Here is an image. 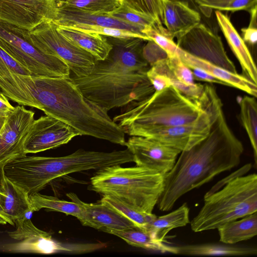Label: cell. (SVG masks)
<instances>
[{"instance_id":"obj_1","label":"cell","mask_w":257,"mask_h":257,"mask_svg":"<svg viewBox=\"0 0 257 257\" xmlns=\"http://www.w3.org/2000/svg\"><path fill=\"white\" fill-rule=\"evenodd\" d=\"M20 105L36 108L69 125L80 136L124 146V133L107 112L87 98L69 77L11 72Z\"/></svg>"},{"instance_id":"obj_2","label":"cell","mask_w":257,"mask_h":257,"mask_svg":"<svg viewBox=\"0 0 257 257\" xmlns=\"http://www.w3.org/2000/svg\"><path fill=\"white\" fill-rule=\"evenodd\" d=\"M208 108L211 118L208 134L189 150L182 151L164 175L163 190L157 204L162 211H170L182 196L240 162L243 145L229 127L217 93L212 96Z\"/></svg>"},{"instance_id":"obj_3","label":"cell","mask_w":257,"mask_h":257,"mask_svg":"<svg viewBox=\"0 0 257 257\" xmlns=\"http://www.w3.org/2000/svg\"><path fill=\"white\" fill-rule=\"evenodd\" d=\"M107 38L112 45L107 57L96 60L87 76L70 78L87 98L107 112L144 99L155 90L147 75L150 66L143 55L147 41Z\"/></svg>"},{"instance_id":"obj_4","label":"cell","mask_w":257,"mask_h":257,"mask_svg":"<svg viewBox=\"0 0 257 257\" xmlns=\"http://www.w3.org/2000/svg\"><path fill=\"white\" fill-rule=\"evenodd\" d=\"M133 162L126 149L105 152L79 149L67 156H27L17 158L4 167L5 176L29 195L39 192L53 180L69 174L101 170Z\"/></svg>"},{"instance_id":"obj_5","label":"cell","mask_w":257,"mask_h":257,"mask_svg":"<svg viewBox=\"0 0 257 257\" xmlns=\"http://www.w3.org/2000/svg\"><path fill=\"white\" fill-rule=\"evenodd\" d=\"M131 104L112 119L131 136L146 137L158 130L192 122L206 110L172 85Z\"/></svg>"},{"instance_id":"obj_6","label":"cell","mask_w":257,"mask_h":257,"mask_svg":"<svg viewBox=\"0 0 257 257\" xmlns=\"http://www.w3.org/2000/svg\"><path fill=\"white\" fill-rule=\"evenodd\" d=\"M248 163L215 184L204 197V204L191 221L196 232L218 229L257 212V175H247Z\"/></svg>"},{"instance_id":"obj_7","label":"cell","mask_w":257,"mask_h":257,"mask_svg":"<svg viewBox=\"0 0 257 257\" xmlns=\"http://www.w3.org/2000/svg\"><path fill=\"white\" fill-rule=\"evenodd\" d=\"M164 175L136 166H109L91 178V189L114 197L135 209L151 213L162 193Z\"/></svg>"},{"instance_id":"obj_8","label":"cell","mask_w":257,"mask_h":257,"mask_svg":"<svg viewBox=\"0 0 257 257\" xmlns=\"http://www.w3.org/2000/svg\"><path fill=\"white\" fill-rule=\"evenodd\" d=\"M0 47L34 76L70 77L68 66L33 44L29 31L0 19Z\"/></svg>"},{"instance_id":"obj_9","label":"cell","mask_w":257,"mask_h":257,"mask_svg":"<svg viewBox=\"0 0 257 257\" xmlns=\"http://www.w3.org/2000/svg\"><path fill=\"white\" fill-rule=\"evenodd\" d=\"M29 34L36 48L46 54L61 59L73 75L86 76L92 71L95 58L60 33L52 20L43 21L29 31Z\"/></svg>"},{"instance_id":"obj_10","label":"cell","mask_w":257,"mask_h":257,"mask_svg":"<svg viewBox=\"0 0 257 257\" xmlns=\"http://www.w3.org/2000/svg\"><path fill=\"white\" fill-rule=\"evenodd\" d=\"M15 223L17 229L8 233L11 238L19 241L8 246L6 249L10 251L42 254L83 253L93 251L101 247L100 243H64L56 241L50 233L37 228L29 216Z\"/></svg>"},{"instance_id":"obj_11","label":"cell","mask_w":257,"mask_h":257,"mask_svg":"<svg viewBox=\"0 0 257 257\" xmlns=\"http://www.w3.org/2000/svg\"><path fill=\"white\" fill-rule=\"evenodd\" d=\"M179 48L189 54L233 73H237L228 57L220 37L200 23L183 36L178 38Z\"/></svg>"},{"instance_id":"obj_12","label":"cell","mask_w":257,"mask_h":257,"mask_svg":"<svg viewBox=\"0 0 257 257\" xmlns=\"http://www.w3.org/2000/svg\"><path fill=\"white\" fill-rule=\"evenodd\" d=\"M80 136L74 128L64 122L45 115L35 119L24 144L25 153H37L54 149Z\"/></svg>"},{"instance_id":"obj_13","label":"cell","mask_w":257,"mask_h":257,"mask_svg":"<svg viewBox=\"0 0 257 257\" xmlns=\"http://www.w3.org/2000/svg\"><path fill=\"white\" fill-rule=\"evenodd\" d=\"M137 166L155 171L163 175L175 164L181 151L153 139L131 136L125 145Z\"/></svg>"},{"instance_id":"obj_14","label":"cell","mask_w":257,"mask_h":257,"mask_svg":"<svg viewBox=\"0 0 257 257\" xmlns=\"http://www.w3.org/2000/svg\"><path fill=\"white\" fill-rule=\"evenodd\" d=\"M34 112L24 106H17L7 117L0 132V168L27 154L24 144L29 130L33 123Z\"/></svg>"},{"instance_id":"obj_15","label":"cell","mask_w":257,"mask_h":257,"mask_svg":"<svg viewBox=\"0 0 257 257\" xmlns=\"http://www.w3.org/2000/svg\"><path fill=\"white\" fill-rule=\"evenodd\" d=\"M56 9L54 0H0V19L30 31L53 20Z\"/></svg>"},{"instance_id":"obj_16","label":"cell","mask_w":257,"mask_h":257,"mask_svg":"<svg viewBox=\"0 0 257 257\" xmlns=\"http://www.w3.org/2000/svg\"><path fill=\"white\" fill-rule=\"evenodd\" d=\"M208 101L205 111L195 121L182 125L163 128L153 132L146 137L153 139L181 152L189 150L208 134L211 115Z\"/></svg>"},{"instance_id":"obj_17","label":"cell","mask_w":257,"mask_h":257,"mask_svg":"<svg viewBox=\"0 0 257 257\" xmlns=\"http://www.w3.org/2000/svg\"><path fill=\"white\" fill-rule=\"evenodd\" d=\"M52 21L61 27L84 24L117 28L145 35L143 33L144 27L123 22L107 14L93 13L71 8H57L55 17Z\"/></svg>"},{"instance_id":"obj_18","label":"cell","mask_w":257,"mask_h":257,"mask_svg":"<svg viewBox=\"0 0 257 257\" xmlns=\"http://www.w3.org/2000/svg\"><path fill=\"white\" fill-rule=\"evenodd\" d=\"M66 195L83 207L85 217L81 223L83 225L104 232L108 229L123 230L137 227L130 220L100 201L87 203L82 201L73 193H67Z\"/></svg>"},{"instance_id":"obj_19","label":"cell","mask_w":257,"mask_h":257,"mask_svg":"<svg viewBox=\"0 0 257 257\" xmlns=\"http://www.w3.org/2000/svg\"><path fill=\"white\" fill-rule=\"evenodd\" d=\"M201 16L188 3L180 0H164L163 25L173 39L187 34L199 25Z\"/></svg>"},{"instance_id":"obj_20","label":"cell","mask_w":257,"mask_h":257,"mask_svg":"<svg viewBox=\"0 0 257 257\" xmlns=\"http://www.w3.org/2000/svg\"><path fill=\"white\" fill-rule=\"evenodd\" d=\"M215 14L218 25L241 67L243 75L256 84V65L246 43L226 15L219 11Z\"/></svg>"},{"instance_id":"obj_21","label":"cell","mask_w":257,"mask_h":257,"mask_svg":"<svg viewBox=\"0 0 257 257\" xmlns=\"http://www.w3.org/2000/svg\"><path fill=\"white\" fill-rule=\"evenodd\" d=\"M0 190V205L6 216L14 223L33 212L29 195L4 175Z\"/></svg>"},{"instance_id":"obj_22","label":"cell","mask_w":257,"mask_h":257,"mask_svg":"<svg viewBox=\"0 0 257 257\" xmlns=\"http://www.w3.org/2000/svg\"><path fill=\"white\" fill-rule=\"evenodd\" d=\"M177 55L189 67L201 68L227 83L228 86L239 89L252 96H257V84L243 75L233 73L207 61L195 57L178 48Z\"/></svg>"},{"instance_id":"obj_23","label":"cell","mask_w":257,"mask_h":257,"mask_svg":"<svg viewBox=\"0 0 257 257\" xmlns=\"http://www.w3.org/2000/svg\"><path fill=\"white\" fill-rule=\"evenodd\" d=\"M63 36L83 50L91 54L97 60L105 59L112 49L107 37L96 33L57 26Z\"/></svg>"},{"instance_id":"obj_24","label":"cell","mask_w":257,"mask_h":257,"mask_svg":"<svg viewBox=\"0 0 257 257\" xmlns=\"http://www.w3.org/2000/svg\"><path fill=\"white\" fill-rule=\"evenodd\" d=\"M177 254L197 256H249L257 253L256 248L237 246L224 243H208L175 246Z\"/></svg>"},{"instance_id":"obj_25","label":"cell","mask_w":257,"mask_h":257,"mask_svg":"<svg viewBox=\"0 0 257 257\" xmlns=\"http://www.w3.org/2000/svg\"><path fill=\"white\" fill-rule=\"evenodd\" d=\"M228 222L217 229L222 243L234 244L257 234V212Z\"/></svg>"},{"instance_id":"obj_26","label":"cell","mask_w":257,"mask_h":257,"mask_svg":"<svg viewBox=\"0 0 257 257\" xmlns=\"http://www.w3.org/2000/svg\"><path fill=\"white\" fill-rule=\"evenodd\" d=\"M190 222L189 208L184 203L170 213L157 216L150 224L148 232L157 241L163 242L171 230L186 226Z\"/></svg>"},{"instance_id":"obj_27","label":"cell","mask_w":257,"mask_h":257,"mask_svg":"<svg viewBox=\"0 0 257 257\" xmlns=\"http://www.w3.org/2000/svg\"><path fill=\"white\" fill-rule=\"evenodd\" d=\"M104 232L117 236L134 246L162 253L177 254L175 246L168 245L163 242L157 241L149 232L137 227L123 230L108 229Z\"/></svg>"},{"instance_id":"obj_28","label":"cell","mask_w":257,"mask_h":257,"mask_svg":"<svg viewBox=\"0 0 257 257\" xmlns=\"http://www.w3.org/2000/svg\"><path fill=\"white\" fill-rule=\"evenodd\" d=\"M29 199L33 212L46 208L73 216L81 223L84 219L85 210L83 207L74 199L67 201L38 192L29 195Z\"/></svg>"},{"instance_id":"obj_29","label":"cell","mask_w":257,"mask_h":257,"mask_svg":"<svg viewBox=\"0 0 257 257\" xmlns=\"http://www.w3.org/2000/svg\"><path fill=\"white\" fill-rule=\"evenodd\" d=\"M256 98L245 95L238 100L242 125L249 140L255 165L257 164V103Z\"/></svg>"},{"instance_id":"obj_30","label":"cell","mask_w":257,"mask_h":257,"mask_svg":"<svg viewBox=\"0 0 257 257\" xmlns=\"http://www.w3.org/2000/svg\"><path fill=\"white\" fill-rule=\"evenodd\" d=\"M100 202L124 216L137 227L148 231L149 227L157 216L139 211L118 199L109 195H104Z\"/></svg>"},{"instance_id":"obj_31","label":"cell","mask_w":257,"mask_h":257,"mask_svg":"<svg viewBox=\"0 0 257 257\" xmlns=\"http://www.w3.org/2000/svg\"><path fill=\"white\" fill-rule=\"evenodd\" d=\"M201 13L209 17L213 10L234 12L240 10L249 12L256 6L257 0H193Z\"/></svg>"},{"instance_id":"obj_32","label":"cell","mask_w":257,"mask_h":257,"mask_svg":"<svg viewBox=\"0 0 257 257\" xmlns=\"http://www.w3.org/2000/svg\"><path fill=\"white\" fill-rule=\"evenodd\" d=\"M57 8H71L97 14H109L120 5L119 0H54Z\"/></svg>"},{"instance_id":"obj_33","label":"cell","mask_w":257,"mask_h":257,"mask_svg":"<svg viewBox=\"0 0 257 257\" xmlns=\"http://www.w3.org/2000/svg\"><path fill=\"white\" fill-rule=\"evenodd\" d=\"M164 0H119L120 4L139 13L152 18L158 28L162 29Z\"/></svg>"},{"instance_id":"obj_34","label":"cell","mask_w":257,"mask_h":257,"mask_svg":"<svg viewBox=\"0 0 257 257\" xmlns=\"http://www.w3.org/2000/svg\"><path fill=\"white\" fill-rule=\"evenodd\" d=\"M107 14L123 22L145 28L157 25L152 18L134 11L121 4Z\"/></svg>"},{"instance_id":"obj_35","label":"cell","mask_w":257,"mask_h":257,"mask_svg":"<svg viewBox=\"0 0 257 257\" xmlns=\"http://www.w3.org/2000/svg\"><path fill=\"white\" fill-rule=\"evenodd\" d=\"M167 62L173 75L178 81L187 85L195 83L191 70L178 55L168 57Z\"/></svg>"},{"instance_id":"obj_36","label":"cell","mask_w":257,"mask_h":257,"mask_svg":"<svg viewBox=\"0 0 257 257\" xmlns=\"http://www.w3.org/2000/svg\"><path fill=\"white\" fill-rule=\"evenodd\" d=\"M143 55L150 66L168 58L167 52L154 41H147L143 49Z\"/></svg>"},{"instance_id":"obj_37","label":"cell","mask_w":257,"mask_h":257,"mask_svg":"<svg viewBox=\"0 0 257 257\" xmlns=\"http://www.w3.org/2000/svg\"><path fill=\"white\" fill-rule=\"evenodd\" d=\"M8 71L32 75L27 69L18 63L0 47V73Z\"/></svg>"},{"instance_id":"obj_38","label":"cell","mask_w":257,"mask_h":257,"mask_svg":"<svg viewBox=\"0 0 257 257\" xmlns=\"http://www.w3.org/2000/svg\"><path fill=\"white\" fill-rule=\"evenodd\" d=\"M148 79L152 85L155 91H159L171 86L167 77L151 71L150 68L147 72Z\"/></svg>"},{"instance_id":"obj_39","label":"cell","mask_w":257,"mask_h":257,"mask_svg":"<svg viewBox=\"0 0 257 257\" xmlns=\"http://www.w3.org/2000/svg\"><path fill=\"white\" fill-rule=\"evenodd\" d=\"M189 68L192 72L194 80L195 79L198 81H201L209 83H216L228 86L227 83L218 79L201 68L197 67H191Z\"/></svg>"},{"instance_id":"obj_40","label":"cell","mask_w":257,"mask_h":257,"mask_svg":"<svg viewBox=\"0 0 257 257\" xmlns=\"http://www.w3.org/2000/svg\"><path fill=\"white\" fill-rule=\"evenodd\" d=\"M242 39L245 43L250 46H254L257 41V28L256 26L249 24L246 28L241 29Z\"/></svg>"},{"instance_id":"obj_41","label":"cell","mask_w":257,"mask_h":257,"mask_svg":"<svg viewBox=\"0 0 257 257\" xmlns=\"http://www.w3.org/2000/svg\"><path fill=\"white\" fill-rule=\"evenodd\" d=\"M15 108L9 102L8 98L0 92V116L7 117L14 111Z\"/></svg>"},{"instance_id":"obj_42","label":"cell","mask_w":257,"mask_h":257,"mask_svg":"<svg viewBox=\"0 0 257 257\" xmlns=\"http://www.w3.org/2000/svg\"><path fill=\"white\" fill-rule=\"evenodd\" d=\"M8 223L12 225H14L15 224L13 221L0 214V224H5Z\"/></svg>"},{"instance_id":"obj_43","label":"cell","mask_w":257,"mask_h":257,"mask_svg":"<svg viewBox=\"0 0 257 257\" xmlns=\"http://www.w3.org/2000/svg\"><path fill=\"white\" fill-rule=\"evenodd\" d=\"M6 118L7 117L0 116V132L5 123Z\"/></svg>"},{"instance_id":"obj_44","label":"cell","mask_w":257,"mask_h":257,"mask_svg":"<svg viewBox=\"0 0 257 257\" xmlns=\"http://www.w3.org/2000/svg\"><path fill=\"white\" fill-rule=\"evenodd\" d=\"M3 168H0V187H1V181H2V178L4 176Z\"/></svg>"},{"instance_id":"obj_45","label":"cell","mask_w":257,"mask_h":257,"mask_svg":"<svg viewBox=\"0 0 257 257\" xmlns=\"http://www.w3.org/2000/svg\"><path fill=\"white\" fill-rule=\"evenodd\" d=\"M0 192H1V190H0ZM0 214H1L2 215H3L4 216H5V217H6L7 218H8V219L10 220V219H9L8 218H7L5 213H4L3 211V209L0 205ZM11 221H12L11 220H10Z\"/></svg>"}]
</instances>
